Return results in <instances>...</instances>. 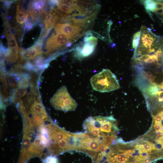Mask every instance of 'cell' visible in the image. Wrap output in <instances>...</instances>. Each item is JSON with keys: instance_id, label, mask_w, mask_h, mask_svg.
Returning <instances> with one entry per match:
<instances>
[{"instance_id": "4", "label": "cell", "mask_w": 163, "mask_h": 163, "mask_svg": "<svg viewBox=\"0 0 163 163\" xmlns=\"http://www.w3.org/2000/svg\"><path fill=\"white\" fill-rule=\"evenodd\" d=\"M50 103L55 109L66 112L75 110L77 106L76 102L71 96L65 86L57 90L51 99Z\"/></svg>"}, {"instance_id": "3", "label": "cell", "mask_w": 163, "mask_h": 163, "mask_svg": "<svg viewBox=\"0 0 163 163\" xmlns=\"http://www.w3.org/2000/svg\"><path fill=\"white\" fill-rule=\"evenodd\" d=\"M140 31L139 43L134 50L133 57L155 52L160 47H158L159 39L152 33L150 28L142 25Z\"/></svg>"}, {"instance_id": "10", "label": "cell", "mask_w": 163, "mask_h": 163, "mask_svg": "<svg viewBox=\"0 0 163 163\" xmlns=\"http://www.w3.org/2000/svg\"><path fill=\"white\" fill-rule=\"evenodd\" d=\"M28 50L30 55L32 59H34L37 55L42 52V46H38L35 44L31 47Z\"/></svg>"}, {"instance_id": "13", "label": "cell", "mask_w": 163, "mask_h": 163, "mask_svg": "<svg viewBox=\"0 0 163 163\" xmlns=\"http://www.w3.org/2000/svg\"><path fill=\"white\" fill-rule=\"evenodd\" d=\"M45 2L44 1H34L30 4L29 7L42 11V9L45 7Z\"/></svg>"}, {"instance_id": "15", "label": "cell", "mask_w": 163, "mask_h": 163, "mask_svg": "<svg viewBox=\"0 0 163 163\" xmlns=\"http://www.w3.org/2000/svg\"><path fill=\"white\" fill-rule=\"evenodd\" d=\"M20 54L21 57L23 59H31L30 55L28 50L20 49Z\"/></svg>"}, {"instance_id": "17", "label": "cell", "mask_w": 163, "mask_h": 163, "mask_svg": "<svg viewBox=\"0 0 163 163\" xmlns=\"http://www.w3.org/2000/svg\"><path fill=\"white\" fill-rule=\"evenodd\" d=\"M59 2L72 7H74L75 4L74 3V2H75V0H60Z\"/></svg>"}, {"instance_id": "18", "label": "cell", "mask_w": 163, "mask_h": 163, "mask_svg": "<svg viewBox=\"0 0 163 163\" xmlns=\"http://www.w3.org/2000/svg\"><path fill=\"white\" fill-rule=\"evenodd\" d=\"M46 14L45 17V19L44 21V22L45 24H48L49 21L52 18V17H53V16L50 12H47L46 13Z\"/></svg>"}, {"instance_id": "6", "label": "cell", "mask_w": 163, "mask_h": 163, "mask_svg": "<svg viewBox=\"0 0 163 163\" xmlns=\"http://www.w3.org/2000/svg\"><path fill=\"white\" fill-rule=\"evenodd\" d=\"M71 38L66 34L62 33H56L53 34L47 40L49 46L55 50L58 47L62 46L66 44Z\"/></svg>"}, {"instance_id": "20", "label": "cell", "mask_w": 163, "mask_h": 163, "mask_svg": "<svg viewBox=\"0 0 163 163\" xmlns=\"http://www.w3.org/2000/svg\"><path fill=\"white\" fill-rule=\"evenodd\" d=\"M157 4L156 11L163 9V3L156 2Z\"/></svg>"}, {"instance_id": "12", "label": "cell", "mask_w": 163, "mask_h": 163, "mask_svg": "<svg viewBox=\"0 0 163 163\" xmlns=\"http://www.w3.org/2000/svg\"><path fill=\"white\" fill-rule=\"evenodd\" d=\"M57 5L58 9L66 14L71 13L73 11L74 9H75L74 7L69 6L60 2L59 1H58Z\"/></svg>"}, {"instance_id": "5", "label": "cell", "mask_w": 163, "mask_h": 163, "mask_svg": "<svg viewBox=\"0 0 163 163\" xmlns=\"http://www.w3.org/2000/svg\"><path fill=\"white\" fill-rule=\"evenodd\" d=\"M55 29L56 33L64 34L71 39L78 34L81 31L82 29L78 25L58 23L56 25Z\"/></svg>"}, {"instance_id": "23", "label": "cell", "mask_w": 163, "mask_h": 163, "mask_svg": "<svg viewBox=\"0 0 163 163\" xmlns=\"http://www.w3.org/2000/svg\"><path fill=\"white\" fill-rule=\"evenodd\" d=\"M11 4V2L9 1H5V5L8 8L10 6Z\"/></svg>"}, {"instance_id": "19", "label": "cell", "mask_w": 163, "mask_h": 163, "mask_svg": "<svg viewBox=\"0 0 163 163\" xmlns=\"http://www.w3.org/2000/svg\"><path fill=\"white\" fill-rule=\"evenodd\" d=\"M46 162V163H58L57 158L53 156H49L47 158Z\"/></svg>"}, {"instance_id": "22", "label": "cell", "mask_w": 163, "mask_h": 163, "mask_svg": "<svg viewBox=\"0 0 163 163\" xmlns=\"http://www.w3.org/2000/svg\"><path fill=\"white\" fill-rule=\"evenodd\" d=\"M28 16V14L27 13L26 15V16L20 20L19 23L20 24H21L24 22H26L27 21Z\"/></svg>"}, {"instance_id": "14", "label": "cell", "mask_w": 163, "mask_h": 163, "mask_svg": "<svg viewBox=\"0 0 163 163\" xmlns=\"http://www.w3.org/2000/svg\"><path fill=\"white\" fill-rule=\"evenodd\" d=\"M140 31L136 33L133 36L132 40V47L135 50L137 47L139 41Z\"/></svg>"}, {"instance_id": "21", "label": "cell", "mask_w": 163, "mask_h": 163, "mask_svg": "<svg viewBox=\"0 0 163 163\" xmlns=\"http://www.w3.org/2000/svg\"><path fill=\"white\" fill-rule=\"evenodd\" d=\"M33 24L30 23H28L26 24L25 28L27 29V30H30L33 28Z\"/></svg>"}, {"instance_id": "16", "label": "cell", "mask_w": 163, "mask_h": 163, "mask_svg": "<svg viewBox=\"0 0 163 163\" xmlns=\"http://www.w3.org/2000/svg\"><path fill=\"white\" fill-rule=\"evenodd\" d=\"M26 14L25 13L24 11H21L20 9H19L18 8L16 16V18L18 22L19 23L20 20L26 16Z\"/></svg>"}, {"instance_id": "9", "label": "cell", "mask_w": 163, "mask_h": 163, "mask_svg": "<svg viewBox=\"0 0 163 163\" xmlns=\"http://www.w3.org/2000/svg\"><path fill=\"white\" fill-rule=\"evenodd\" d=\"M142 2L147 12L150 13L151 12L156 11L157 4L156 2L153 0H144Z\"/></svg>"}, {"instance_id": "7", "label": "cell", "mask_w": 163, "mask_h": 163, "mask_svg": "<svg viewBox=\"0 0 163 163\" xmlns=\"http://www.w3.org/2000/svg\"><path fill=\"white\" fill-rule=\"evenodd\" d=\"M97 42V39L94 37L87 38L81 51V55L85 57L91 54L93 52Z\"/></svg>"}, {"instance_id": "24", "label": "cell", "mask_w": 163, "mask_h": 163, "mask_svg": "<svg viewBox=\"0 0 163 163\" xmlns=\"http://www.w3.org/2000/svg\"><path fill=\"white\" fill-rule=\"evenodd\" d=\"M161 14L162 15H163V9H162V11L161 12Z\"/></svg>"}, {"instance_id": "8", "label": "cell", "mask_w": 163, "mask_h": 163, "mask_svg": "<svg viewBox=\"0 0 163 163\" xmlns=\"http://www.w3.org/2000/svg\"><path fill=\"white\" fill-rule=\"evenodd\" d=\"M86 14H73L72 20L74 23L79 25L85 24L91 18V15Z\"/></svg>"}, {"instance_id": "1", "label": "cell", "mask_w": 163, "mask_h": 163, "mask_svg": "<svg viewBox=\"0 0 163 163\" xmlns=\"http://www.w3.org/2000/svg\"><path fill=\"white\" fill-rule=\"evenodd\" d=\"M83 128L85 132L98 137L116 136L118 130L112 116L89 117L84 121Z\"/></svg>"}, {"instance_id": "11", "label": "cell", "mask_w": 163, "mask_h": 163, "mask_svg": "<svg viewBox=\"0 0 163 163\" xmlns=\"http://www.w3.org/2000/svg\"><path fill=\"white\" fill-rule=\"evenodd\" d=\"M10 37H8V48L12 50L18 51V46L14 36L11 34Z\"/></svg>"}, {"instance_id": "2", "label": "cell", "mask_w": 163, "mask_h": 163, "mask_svg": "<svg viewBox=\"0 0 163 163\" xmlns=\"http://www.w3.org/2000/svg\"><path fill=\"white\" fill-rule=\"evenodd\" d=\"M90 82L93 88L101 92L111 91L120 87L116 76L109 69H103L94 75Z\"/></svg>"}]
</instances>
